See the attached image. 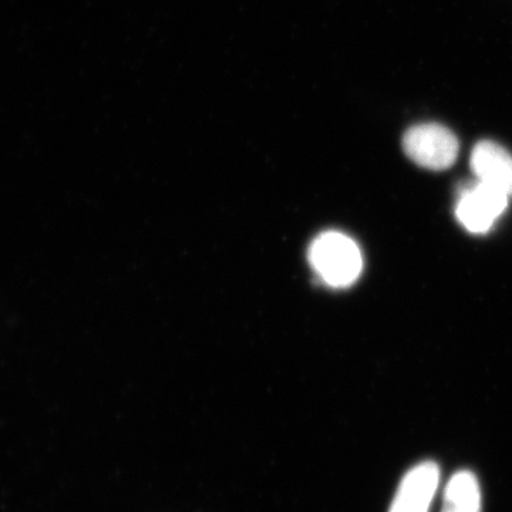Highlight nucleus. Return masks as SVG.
<instances>
[{
  "label": "nucleus",
  "instance_id": "f257e3e1",
  "mask_svg": "<svg viewBox=\"0 0 512 512\" xmlns=\"http://www.w3.org/2000/svg\"><path fill=\"white\" fill-rule=\"evenodd\" d=\"M309 261L326 285L346 288L362 274L363 256L352 238L342 232H325L313 241Z\"/></svg>",
  "mask_w": 512,
  "mask_h": 512
},
{
  "label": "nucleus",
  "instance_id": "f03ea898",
  "mask_svg": "<svg viewBox=\"0 0 512 512\" xmlns=\"http://www.w3.org/2000/svg\"><path fill=\"white\" fill-rule=\"evenodd\" d=\"M406 156L431 171L447 170L456 163L460 144L456 134L436 123L417 124L403 136Z\"/></svg>",
  "mask_w": 512,
  "mask_h": 512
},
{
  "label": "nucleus",
  "instance_id": "7ed1b4c3",
  "mask_svg": "<svg viewBox=\"0 0 512 512\" xmlns=\"http://www.w3.org/2000/svg\"><path fill=\"white\" fill-rule=\"evenodd\" d=\"M508 200L503 191L476 180L458 192L457 220L471 234H485L507 210Z\"/></svg>",
  "mask_w": 512,
  "mask_h": 512
},
{
  "label": "nucleus",
  "instance_id": "20e7f679",
  "mask_svg": "<svg viewBox=\"0 0 512 512\" xmlns=\"http://www.w3.org/2000/svg\"><path fill=\"white\" fill-rule=\"evenodd\" d=\"M439 485V464L434 461L417 464L403 477L389 512H429Z\"/></svg>",
  "mask_w": 512,
  "mask_h": 512
},
{
  "label": "nucleus",
  "instance_id": "39448f33",
  "mask_svg": "<svg viewBox=\"0 0 512 512\" xmlns=\"http://www.w3.org/2000/svg\"><path fill=\"white\" fill-rule=\"evenodd\" d=\"M471 170L476 180L512 197V154L507 148L484 140L471 153Z\"/></svg>",
  "mask_w": 512,
  "mask_h": 512
},
{
  "label": "nucleus",
  "instance_id": "423d86ee",
  "mask_svg": "<svg viewBox=\"0 0 512 512\" xmlns=\"http://www.w3.org/2000/svg\"><path fill=\"white\" fill-rule=\"evenodd\" d=\"M441 512H481V490L476 474L460 470L448 480Z\"/></svg>",
  "mask_w": 512,
  "mask_h": 512
}]
</instances>
